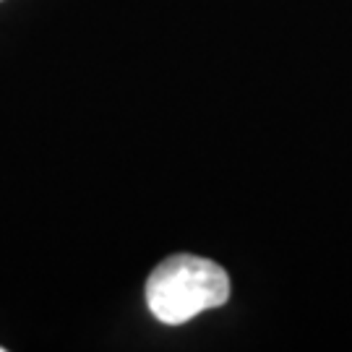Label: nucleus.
I'll return each mask as SVG.
<instances>
[{
    "instance_id": "f257e3e1",
    "label": "nucleus",
    "mask_w": 352,
    "mask_h": 352,
    "mask_svg": "<svg viewBox=\"0 0 352 352\" xmlns=\"http://www.w3.org/2000/svg\"><path fill=\"white\" fill-rule=\"evenodd\" d=\"M230 300V277L212 258L175 253L167 256L146 279V308L157 321L180 327L204 311Z\"/></svg>"
},
{
    "instance_id": "f03ea898",
    "label": "nucleus",
    "mask_w": 352,
    "mask_h": 352,
    "mask_svg": "<svg viewBox=\"0 0 352 352\" xmlns=\"http://www.w3.org/2000/svg\"><path fill=\"white\" fill-rule=\"evenodd\" d=\"M3 350H6V347H0V352H3Z\"/></svg>"
}]
</instances>
